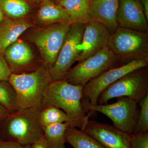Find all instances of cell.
Listing matches in <instances>:
<instances>
[{"mask_svg": "<svg viewBox=\"0 0 148 148\" xmlns=\"http://www.w3.org/2000/svg\"><path fill=\"white\" fill-rule=\"evenodd\" d=\"M83 88L64 79L51 82L45 92L40 109L50 106L61 109L71 119V127L84 130L90 114L87 113L88 106L84 100Z\"/></svg>", "mask_w": 148, "mask_h": 148, "instance_id": "1", "label": "cell"}, {"mask_svg": "<svg viewBox=\"0 0 148 148\" xmlns=\"http://www.w3.org/2000/svg\"><path fill=\"white\" fill-rule=\"evenodd\" d=\"M44 136L40 110L35 108L10 112L0 123V140L31 146Z\"/></svg>", "mask_w": 148, "mask_h": 148, "instance_id": "2", "label": "cell"}, {"mask_svg": "<svg viewBox=\"0 0 148 148\" xmlns=\"http://www.w3.org/2000/svg\"><path fill=\"white\" fill-rule=\"evenodd\" d=\"M8 81L16 91L17 109L40 110L45 92L52 81L49 71L43 64L34 71L11 75Z\"/></svg>", "mask_w": 148, "mask_h": 148, "instance_id": "3", "label": "cell"}, {"mask_svg": "<svg viewBox=\"0 0 148 148\" xmlns=\"http://www.w3.org/2000/svg\"><path fill=\"white\" fill-rule=\"evenodd\" d=\"M109 47L120 66L135 60H148V33L118 27L111 34Z\"/></svg>", "mask_w": 148, "mask_h": 148, "instance_id": "4", "label": "cell"}, {"mask_svg": "<svg viewBox=\"0 0 148 148\" xmlns=\"http://www.w3.org/2000/svg\"><path fill=\"white\" fill-rule=\"evenodd\" d=\"M148 95V67L137 69L110 85L101 92L97 104H107L112 98L126 97L139 103Z\"/></svg>", "mask_w": 148, "mask_h": 148, "instance_id": "5", "label": "cell"}, {"mask_svg": "<svg viewBox=\"0 0 148 148\" xmlns=\"http://www.w3.org/2000/svg\"><path fill=\"white\" fill-rule=\"evenodd\" d=\"M116 56L109 47L80 61L70 69L64 79L70 83L84 86L90 80L109 69L117 67Z\"/></svg>", "mask_w": 148, "mask_h": 148, "instance_id": "6", "label": "cell"}, {"mask_svg": "<svg viewBox=\"0 0 148 148\" xmlns=\"http://www.w3.org/2000/svg\"><path fill=\"white\" fill-rule=\"evenodd\" d=\"M71 24L56 23L34 32L32 40L38 49L42 64L50 71L55 64Z\"/></svg>", "mask_w": 148, "mask_h": 148, "instance_id": "7", "label": "cell"}, {"mask_svg": "<svg viewBox=\"0 0 148 148\" xmlns=\"http://www.w3.org/2000/svg\"><path fill=\"white\" fill-rule=\"evenodd\" d=\"M88 110L90 114L99 112L112 120L113 125L123 132L133 134L139 114L138 103L126 97L118 98L112 104L89 106Z\"/></svg>", "mask_w": 148, "mask_h": 148, "instance_id": "8", "label": "cell"}, {"mask_svg": "<svg viewBox=\"0 0 148 148\" xmlns=\"http://www.w3.org/2000/svg\"><path fill=\"white\" fill-rule=\"evenodd\" d=\"M85 24L71 25L55 64L49 71L52 81L64 79L72 65L78 61L81 52L78 47L81 42Z\"/></svg>", "mask_w": 148, "mask_h": 148, "instance_id": "9", "label": "cell"}, {"mask_svg": "<svg viewBox=\"0 0 148 148\" xmlns=\"http://www.w3.org/2000/svg\"><path fill=\"white\" fill-rule=\"evenodd\" d=\"M148 60L132 61L108 70L86 84L83 88L84 100L88 106L97 105L103 90L125 75L137 69L148 67Z\"/></svg>", "mask_w": 148, "mask_h": 148, "instance_id": "10", "label": "cell"}, {"mask_svg": "<svg viewBox=\"0 0 148 148\" xmlns=\"http://www.w3.org/2000/svg\"><path fill=\"white\" fill-rule=\"evenodd\" d=\"M84 130L105 148H130L132 134L114 125L89 119Z\"/></svg>", "mask_w": 148, "mask_h": 148, "instance_id": "11", "label": "cell"}, {"mask_svg": "<svg viewBox=\"0 0 148 148\" xmlns=\"http://www.w3.org/2000/svg\"><path fill=\"white\" fill-rule=\"evenodd\" d=\"M111 33L103 24L90 19L85 24L82 39L78 49L80 51L79 62L109 47Z\"/></svg>", "mask_w": 148, "mask_h": 148, "instance_id": "12", "label": "cell"}, {"mask_svg": "<svg viewBox=\"0 0 148 148\" xmlns=\"http://www.w3.org/2000/svg\"><path fill=\"white\" fill-rule=\"evenodd\" d=\"M116 19L118 27L148 32V20L140 0H119Z\"/></svg>", "mask_w": 148, "mask_h": 148, "instance_id": "13", "label": "cell"}, {"mask_svg": "<svg viewBox=\"0 0 148 148\" xmlns=\"http://www.w3.org/2000/svg\"><path fill=\"white\" fill-rule=\"evenodd\" d=\"M5 58L12 73H29L34 65V56L30 46L25 42L17 40L6 49Z\"/></svg>", "mask_w": 148, "mask_h": 148, "instance_id": "14", "label": "cell"}, {"mask_svg": "<svg viewBox=\"0 0 148 148\" xmlns=\"http://www.w3.org/2000/svg\"><path fill=\"white\" fill-rule=\"evenodd\" d=\"M119 0H92L89 5L90 19L103 24L111 34L117 29L116 14Z\"/></svg>", "mask_w": 148, "mask_h": 148, "instance_id": "15", "label": "cell"}, {"mask_svg": "<svg viewBox=\"0 0 148 148\" xmlns=\"http://www.w3.org/2000/svg\"><path fill=\"white\" fill-rule=\"evenodd\" d=\"M33 27L30 21L23 18H4L0 23V52L3 55L9 46L17 40L27 29Z\"/></svg>", "mask_w": 148, "mask_h": 148, "instance_id": "16", "label": "cell"}, {"mask_svg": "<svg viewBox=\"0 0 148 148\" xmlns=\"http://www.w3.org/2000/svg\"><path fill=\"white\" fill-rule=\"evenodd\" d=\"M38 14V20L43 24L58 22L70 23V17L66 10L53 0H42Z\"/></svg>", "mask_w": 148, "mask_h": 148, "instance_id": "17", "label": "cell"}, {"mask_svg": "<svg viewBox=\"0 0 148 148\" xmlns=\"http://www.w3.org/2000/svg\"><path fill=\"white\" fill-rule=\"evenodd\" d=\"M90 0H63L59 3L66 10L70 23L86 24L90 20L88 10Z\"/></svg>", "mask_w": 148, "mask_h": 148, "instance_id": "18", "label": "cell"}, {"mask_svg": "<svg viewBox=\"0 0 148 148\" xmlns=\"http://www.w3.org/2000/svg\"><path fill=\"white\" fill-rule=\"evenodd\" d=\"M69 127L68 123H55L43 127L47 148H67L65 145L66 133Z\"/></svg>", "mask_w": 148, "mask_h": 148, "instance_id": "19", "label": "cell"}, {"mask_svg": "<svg viewBox=\"0 0 148 148\" xmlns=\"http://www.w3.org/2000/svg\"><path fill=\"white\" fill-rule=\"evenodd\" d=\"M66 143L73 148H105L84 130L69 127L66 133Z\"/></svg>", "mask_w": 148, "mask_h": 148, "instance_id": "20", "label": "cell"}, {"mask_svg": "<svg viewBox=\"0 0 148 148\" xmlns=\"http://www.w3.org/2000/svg\"><path fill=\"white\" fill-rule=\"evenodd\" d=\"M0 7L3 13L12 19L23 18L31 9L26 0H0Z\"/></svg>", "mask_w": 148, "mask_h": 148, "instance_id": "21", "label": "cell"}, {"mask_svg": "<svg viewBox=\"0 0 148 148\" xmlns=\"http://www.w3.org/2000/svg\"><path fill=\"white\" fill-rule=\"evenodd\" d=\"M40 120L43 127L58 123H68L71 126V121L67 114L61 109L53 106L43 107L40 110Z\"/></svg>", "mask_w": 148, "mask_h": 148, "instance_id": "22", "label": "cell"}, {"mask_svg": "<svg viewBox=\"0 0 148 148\" xmlns=\"http://www.w3.org/2000/svg\"><path fill=\"white\" fill-rule=\"evenodd\" d=\"M0 105L10 112L17 109L16 92L8 81H0Z\"/></svg>", "mask_w": 148, "mask_h": 148, "instance_id": "23", "label": "cell"}, {"mask_svg": "<svg viewBox=\"0 0 148 148\" xmlns=\"http://www.w3.org/2000/svg\"><path fill=\"white\" fill-rule=\"evenodd\" d=\"M140 109L133 134L148 132V95L138 103Z\"/></svg>", "mask_w": 148, "mask_h": 148, "instance_id": "24", "label": "cell"}, {"mask_svg": "<svg viewBox=\"0 0 148 148\" xmlns=\"http://www.w3.org/2000/svg\"><path fill=\"white\" fill-rule=\"evenodd\" d=\"M130 148H148V132L132 134Z\"/></svg>", "mask_w": 148, "mask_h": 148, "instance_id": "25", "label": "cell"}, {"mask_svg": "<svg viewBox=\"0 0 148 148\" xmlns=\"http://www.w3.org/2000/svg\"><path fill=\"white\" fill-rule=\"evenodd\" d=\"M12 74L8 63L0 52V81H8Z\"/></svg>", "mask_w": 148, "mask_h": 148, "instance_id": "26", "label": "cell"}, {"mask_svg": "<svg viewBox=\"0 0 148 148\" xmlns=\"http://www.w3.org/2000/svg\"><path fill=\"white\" fill-rule=\"evenodd\" d=\"M31 146H24L11 141L0 140V148H30Z\"/></svg>", "mask_w": 148, "mask_h": 148, "instance_id": "27", "label": "cell"}, {"mask_svg": "<svg viewBox=\"0 0 148 148\" xmlns=\"http://www.w3.org/2000/svg\"><path fill=\"white\" fill-rule=\"evenodd\" d=\"M30 148H47L46 142L44 136L34 144L31 145Z\"/></svg>", "mask_w": 148, "mask_h": 148, "instance_id": "28", "label": "cell"}, {"mask_svg": "<svg viewBox=\"0 0 148 148\" xmlns=\"http://www.w3.org/2000/svg\"><path fill=\"white\" fill-rule=\"evenodd\" d=\"M9 112V111L0 105V123L2 121Z\"/></svg>", "mask_w": 148, "mask_h": 148, "instance_id": "29", "label": "cell"}, {"mask_svg": "<svg viewBox=\"0 0 148 148\" xmlns=\"http://www.w3.org/2000/svg\"><path fill=\"white\" fill-rule=\"evenodd\" d=\"M141 3L143 5L146 18L148 21V0H141Z\"/></svg>", "mask_w": 148, "mask_h": 148, "instance_id": "30", "label": "cell"}, {"mask_svg": "<svg viewBox=\"0 0 148 148\" xmlns=\"http://www.w3.org/2000/svg\"><path fill=\"white\" fill-rule=\"evenodd\" d=\"M4 18V13L3 12L2 10L1 9V7H0V23L3 20Z\"/></svg>", "mask_w": 148, "mask_h": 148, "instance_id": "31", "label": "cell"}, {"mask_svg": "<svg viewBox=\"0 0 148 148\" xmlns=\"http://www.w3.org/2000/svg\"><path fill=\"white\" fill-rule=\"evenodd\" d=\"M26 1L34 3H40L42 0H26Z\"/></svg>", "mask_w": 148, "mask_h": 148, "instance_id": "32", "label": "cell"}, {"mask_svg": "<svg viewBox=\"0 0 148 148\" xmlns=\"http://www.w3.org/2000/svg\"><path fill=\"white\" fill-rule=\"evenodd\" d=\"M54 1H55V2L58 3H59L61 1H63V0H53Z\"/></svg>", "mask_w": 148, "mask_h": 148, "instance_id": "33", "label": "cell"}, {"mask_svg": "<svg viewBox=\"0 0 148 148\" xmlns=\"http://www.w3.org/2000/svg\"><path fill=\"white\" fill-rule=\"evenodd\" d=\"M90 1H92V0H90Z\"/></svg>", "mask_w": 148, "mask_h": 148, "instance_id": "34", "label": "cell"}]
</instances>
